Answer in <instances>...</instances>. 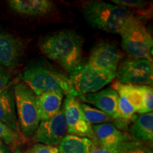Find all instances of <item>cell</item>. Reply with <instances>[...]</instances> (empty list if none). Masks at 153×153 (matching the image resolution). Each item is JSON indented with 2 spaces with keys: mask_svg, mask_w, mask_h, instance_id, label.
I'll return each instance as SVG.
<instances>
[{
  "mask_svg": "<svg viewBox=\"0 0 153 153\" xmlns=\"http://www.w3.org/2000/svg\"><path fill=\"white\" fill-rule=\"evenodd\" d=\"M82 46L81 36L70 30L51 33L39 42L42 53L70 73L82 65Z\"/></svg>",
  "mask_w": 153,
  "mask_h": 153,
  "instance_id": "cell-1",
  "label": "cell"
},
{
  "mask_svg": "<svg viewBox=\"0 0 153 153\" xmlns=\"http://www.w3.org/2000/svg\"><path fill=\"white\" fill-rule=\"evenodd\" d=\"M87 22L97 29L111 33L120 34L137 18L128 9L101 1H90L82 7Z\"/></svg>",
  "mask_w": 153,
  "mask_h": 153,
  "instance_id": "cell-2",
  "label": "cell"
},
{
  "mask_svg": "<svg viewBox=\"0 0 153 153\" xmlns=\"http://www.w3.org/2000/svg\"><path fill=\"white\" fill-rule=\"evenodd\" d=\"M23 80L36 96L49 91L74 96L68 76L45 65L30 66L24 72Z\"/></svg>",
  "mask_w": 153,
  "mask_h": 153,
  "instance_id": "cell-3",
  "label": "cell"
},
{
  "mask_svg": "<svg viewBox=\"0 0 153 153\" xmlns=\"http://www.w3.org/2000/svg\"><path fill=\"white\" fill-rule=\"evenodd\" d=\"M17 118L23 135L26 138L33 137L40 120L36 96L24 83H19L14 88Z\"/></svg>",
  "mask_w": 153,
  "mask_h": 153,
  "instance_id": "cell-4",
  "label": "cell"
},
{
  "mask_svg": "<svg viewBox=\"0 0 153 153\" xmlns=\"http://www.w3.org/2000/svg\"><path fill=\"white\" fill-rule=\"evenodd\" d=\"M121 47L134 58L152 62V37L139 19L126 27L120 34Z\"/></svg>",
  "mask_w": 153,
  "mask_h": 153,
  "instance_id": "cell-5",
  "label": "cell"
},
{
  "mask_svg": "<svg viewBox=\"0 0 153 153\" xmlns=\"http://www.w3.org/2000/svg\"><path fill=\"white\" fill-rule=\"evenodd\" d=\"M116 74L95 70L81 65L70 74V79L75 97L95 93L113 81Z\"/></svg>",
  "mask_w": 153,
  "mask_h": 153,
  "instance_id": "cell-6",
  "label": "cell"
},
{
  "mask_svg": "<svg viewBox=\"0 0 153 153\" xmlns=\"http://www.w3.org/2000/svg\"><path fill=\"white\" fill-rule=\"evenodd\" d=\"M117 82L134 85H148L153 82L152 62L145 59L134 58L124 61L116 72Z\"/></svg>",
  "mask_w": 153,
  "mask_h": 153,
  "instance_id": "cell-7",
  "label": "cell"
},
{
  "mask_svg": "<svg viewBox=\"0 0 153 153\" xmlns=\"http://www.w3.org/2000/svg\"><path fill=\"white\" fill-rule=\"evenodd\" d=\"M63 108L69 135L88 137L96 141L92 126L84 118L79 99L73 95H67Z\"/></svg>",
  "mask_w": 153,
  "mask_h": 153,
  "instance_id": "cell-8",
  "label": "cell"
},
{
  "mask_svg": "<svg viewBox=\"0 0 153 153\" xmlns=\"http://www.w3.org/2000/svg\"><path fill=\"white\" fill-rule=\"evenodd\" d=\"M67 133L68 127L62 107L54 117L40 122L33 135V140L40 144L56 146L60 145Z\"/></svg>",
  "mask_w": 153,
  "mask_h": 153,
  "instance_id": "cell-9",
  "label": "cell"
},
{
  "mask_svg": "<svg viewBox=\"0 0 153 153\" xmlns=\"http://www.w3.org/2000/svg\"><path fill=\"white\" fill-rule=\"evenodd\" d=\"M120 58L121 53L116 45L103 42L92 49L87 65L95 70L116 74Z\"/></svg>",
  "mask_w": 153,
  "mask_h": 153,
  "instance_id": "cell-10",
  "label": "cell"
},
{
  "mask_svg": "<svg viewBox=\"0 0 153 153\" xmlns=\"http://www.w3.org/2000/svg\"><path fill=\"white\" fill-rule=\"evenodd\" d=\"M111 88L116 91L123 93L137 114L152 112L153 89L150 86L126 85L117 82H115Z\"/></svg>",
  "mask_w": 153,
  "mask_h": 153,
  "instance_id": "cell-11",
  "label": "cell"
},
{
  "mask_svg": "<svg viewBox=\"0 0 153 153\" xmlns=\"http://www.w3.org/2000/svg\"><path fill=\"white\" fill-rule=\"evenodd\" d=\"M92 129L96 140L98 141L100 146L112 153H118L122 144L131 140L118 128L109 123L94 125Z\"/></svg>",
  "mask_w": 153,
  "mask_h": 153,
  "instance_id": "cell-12",
  "label": "cell"
},
{
  "mask_svg": "<svg viewBox=\"0 0 153 153\" xmlns=\"http://www.w3.org/2000/svg\"><path fill=\"white\" fill-rule=\"evenodd\" d=\"M82 100L94 105L115 120L118 119V94L113 88H107L95 93L79 96Z\"/></svg>",
  "mask_w": 153,
  "mask_h": 153,
  "instance_id": "cell-13",
  "label": "cell"
},
{
  "mask_svg": "<svg viewBox=\"0 0 153 153\" xmlns=\"http://www.w3.org/2000/svg\"><path fill=\"white\" fill-rule=\"evenodd\" d=\"M23 54L22 43L10 33L0 31V66H16Z\"/></svg>",
  "mask_w": 153,
  "mask_h": 153,
  "instance_id": "cell-14",
  "label": "cell"
},
{
  "mask_svg": "<svg viewBox=\"0 0 153 153\" xmlns=\"http://www.w3.org/2000/svg\"><path fill=\"white\" fill-rule=\"evenodd\" d=\"M0 121L19 133V126L17 118L14 88L4 89L0 91Z\"/></svg>",
  "mask_w": 153,
  "mask_h": 153,
  "instance_id": "cell-15",
  "label": "cell"
},
{
  "mask_svg": "<svg viewBox=\"0 0 153 153\" xmlns=\"http://www.w3.org/2000/svg\"><path fill=\"white\" fill-rule=\"evenodd\" d=\"M63 96L53 91L45 92L36 96V105L41 121L54 117L60 112Z\"/></svg>",
  "mask_w": 153,
  "mask_h": 153,
  "instance_id": "cell-16",
  "label": "cell"
},
{
  "mask_svg": "<svg viewBox=\"0 0 153 153\" xmlns=\"http://www.w3.org/2000/svg\"><path fill=\"white\" fill-rule=\"evenodd\" d=\"M8 3L16 12L30 16H43L53 9V2L48 0H11Z\"/></svg>",
  "mask_w": 153,
  "mask_h": 153,
  "instance_id": "cell-17",
  "label": "cell"
},
{
  "mask_svg": "<svg viewBox=\"0 0 153 153\" xmlns=\"http://www.w3.org/2000/svg\"><path fill=\"white\" fill-rule=\"evenodd\" d=\"M130 131L137 141H152L153 139L152 112L141 114L133 120Z\"/></svg>",
  "mask_w": 153,
  "mask_h": 153,
  "instance_id": "cell-18",
  "label": "cell"
},
{
  "mask_svg": "<svg viewBox=\"0 0 153 153\" xmlns=\"http://www.w3.org/2000/svg\"><path fill=\"white\" fill-rule=\"evenodd\" d=\"M97 143L88 137L67 135L59 145L61 153H90Z\"/></svg>",
  "mask_w": 153,
  "mask_h": 153,
  "instance_id": "cell-19",
  "label": "cell"
},
{
  "mask_svg": "<svg viewBox=\"0 0 153 153\" xmlns=\"http://www.w3.org/2000/svg\"><path fill=\"white\" fill-rule=\"evenodd\" d=\"M81 108L84 118L86 121L89 124H99L106 123L112 120H115L110 116L101 111L98 108H95L91 107L89 105L86 104H81Z\"/></svg>",
  "mask_w": 153,
  "mask_h": 153,
  "instance_id": "cell-20",
  "label": "cell"
},
{
  "mask_svg": "<svg viewBox=\"0 0 153 153\" xmlns=\"http://www.w3.org/2000/svg\"><path fill=\"white\" fill-rule=\"evenodd\" d=\"M118 153H152V151L140 141L129 140L122 144Z\"/></svg>",
  "mask_w": 153,
  "mask_h": 153,
  "instance_id": "cell-21",
  "label": "cell"
},
{
  "mask_svg": "<svg viewBox=\"0 0 153 153\" xmlns=\"http://www.w3.org/2000/svg\"><path fill=\"white\" fill-rule=\"evenodd\" d=\"M19 139L18 133L0 121V140L6 145H12L16 143Z\"/></svg>",
  "mask_w": 153,
  "mask_h": 153,
  "instance_id": "cell-22",
  "label": "cell"
},
{
  "mask_svg": "<svg viewBox=\"0 0 153 153\" xmlns=\"http://www.w3.org/2000/svg\"><path fill=\"white\" fill-rule=\"evenodd\" d=\"M112 2L126 9H143L148 3L142 0H112Z\"/></svg>",
  "mask_w": 153,
  "mask_h": 153,
  "instance_id": "cell-23",
  "label": "cell"
},
{
  "mask_svg": "<svg viewBox=\"0 0 153 153\" xmlns=\"http://www.w3.org/2000/svg\"><path fill=\"white\" fill-rule=\"evenodd\" d=\"M30 151L31 153H61L58 147L40 143L34 145Z\"/></svg>",
  "mask_w": 153,
  "mask_h": 153,
  "instance_id": "cell-24",
  "label": "cell"
},
{
  "mask_svg": "<svg viewBox=\"0 0 153 153\" xmlns=\"http://www.w3.org/2000/svg\"><path fill=\"white\" fill-rule=\"evenodd\" d=\"M10 75L3 67L0 66V91L4 89L9 83Z\"/></svg>",
  "mask_w": 153,
  "mask_h": 153,
  "instance_id": "cell-25",
  "label": "cell"
},
{
  "mask_svg": "<svg viewBox=\"0 0 153 153\" xmlns=\"http://www.w3.org/2000/svg\"><path fill=\"white\" fill-rule=\"evenodd\" d=\"M90 153H112V152H111V151L107 150V149L100 146V145H99V147H98L97 145L94 148L91 150Z\"/></svg>",
  "mask_w": 153,
  "mask_h": 153,
  "instance_id": "cell-26",
  "label": "cell"
},
{
  "mask_svg": "<svg viewBox=\"0 0 153 153\" xmlns=\"http://www.w3.org/2000/svg\"><path fill=\"white\" fill-rule=\"evenodd\" d=\"M0 153H9L8 148L1 140H0Z\"/></svg>",
  "mask_w": 153,
  "mask_h": 153,
  "instance_id": "cell-27",
  "label": "cell"
},
{
  "mask_svg": "<svg viewBox=\"0 0 153 153\" xmlns=\"http://www.w3.org/2000/svg\"><path fill=\"white\" fill-rule=\"evenodd\" d=\"M14 153H31V152H30V151H22L20 149H16V150L14 151Z\"/></svg>",
  "mask_w": 153,
  "mask_h": 153,
  "instance_id": "cell-28",
  "label": "cell"
}]
</instances>
